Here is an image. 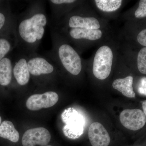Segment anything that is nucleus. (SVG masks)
<instances>
[{
	"label": "nucleus",
	"mask_w": 146,
	"mask_h": 146,
	"mask_svg": "<svg viewBox=\"0 0 146 146\" xmlns=\"http://www.w3.org/2000/svg\"><path fill=\"white\" fill-rule=\"evenodd\" d=\"M137 66L140 72L146 74V47L141 49L138 53Z\"/></svg>",
	"instance_id": "obj_17"
},
{
	"label": "nucleus",
	"mask_w": 146,
	"mask_h": 146,
	"mask_svg": "<svg viewBox=\"0 0 146 146\" xmlns=\"http://www.w3.org/2000/svg\"><path fill=\"white\" fill-rule=\"evenodd\" d=\"M54 45L52 53L56 54L61 65L69 73L77 76L81 72V58L75 50L68 44H61L58 46Z\"/></svg>",
	"instance_id": "obj_2"
},
{
	"label": "nucleus",
	"mask_w": 146,
	"mask_h": 146,
	"mask_svg": "<svg viewBox=\"0 0 146 146\" xmlns=\"http://www.w3.org/2000/svg\"><path fill=\"white\" fill-rule=\"evenodd\" d=\"M137 41L140 44L146 47V29L139 33L137 36Z\"/></svg>",
	"instance_id": "obj_21"
},
{
	"label": "nucleus",
	"mask_w": 146,
	"mask_h": 146,
	"mask_svg": "<svg viewBox=\"0 0 146 146\" xmlns=\"http://www.w3.org/2000/svg\"><path fill=\"white\" fill-rule=\"evenodd\" d=\"M70 35L75 39H86L94 41L100 39L102 33L99 29L72 28L70 30Z\"/></svg>",
	"instance_id": "obj_13"
},
{
	"label": "nucleus",
	"mask_w": 146,
	"mask_h": 146,
	"mask_svg": "<svg viewBox=\"0 0 146 146\" xmlns=\"http://www.w3.org/2000/svg\"><path fill=\"white\" fill-rule=\"evenodd\" d=\"M133 78L128 76L124 78H119L115 80L112 83L113 88L121 92L125 96L129 98L135 97L133 86Z\"/></svg>",
	"instance_id": "obj_12"
},
{
	"label": "nucleus",
	"mask_w": 146,
	"mask_h": 146,
	"mask_svg": "<svg viewBox=\"0 0 146 146\" xmlns=\"http://www.w3.org/2000/svg\"><path fill=\"white\" fill-rule=\"evenodd\" d=\"M27 63L30 74L35 76L49 74L54 71L53 63L40 56L31 55L28 57Z\"/></svg>",
	"instance_id": "obj_8"
},
{
	"label": "nucleus",
	"mask_w": 146,
	"mask_h": 146,
	"mask_svg": "<svg viewBox=\"0 0 146 146\" xmlns=\"http://www.w3.org/2000/svg\"><path fill=\"white\" fill-rule=\"evenodd\" d=\"M97 7L105 12H111L117 10L121 5V0H96Z\"/></svg>",
	"instance_id": "obj_16"
},
{
	"label": "nucleus",
	"mask_w": 146,
	"mask_h": 146,
	"mask_svg": "<svg viewBox=\"0 0 146 146\" xmlns=\"http://www.w3.org/2000/svg\"><path fill=\"white\" fill-rule=\"evenodd\" d=\"M71 29L81 28L98 29L100 27L99 21L93 17H83L77 15L71 16L68 23Z\"/></svg>",
	"instance_id": "obj_11"
},
{
	"label": "nucleus",
	"mask_w": 146,
	"mask_h": 146,
	"mask_svg": "<svg viewBox=\"0 0 146 146\" xmlns=\"http://www.w3.org/2000/svg\"><path fill=\"white\" fill-rule=\"evenodd\" d=\"M48 18L43 8L33 5L22 16L18 31L22 46L26 51L33 52L44 35Z\"/></svg>",
	"instance_id": "obj_1"
},
{
	"label": "nucleus",
	"mask_w": 146,
	"mask_h": 146,
	"mask_svg": "<svg viewBox=\"0 0 146 146\" xmlns=\"http://www.w3.org/2000/svg\"><path fill=\"white\" fill-rule=\"evenodd\" d=\"M59 99L57 93L48 91L43 94H35L29 97L26 102L29 110L36 111L43 108H49L56 104Z\"/></svg>",
	"instance_id": "obj_6"
},
{
	"label": "nucleus",
	"mask_w": 146,
	"mask_h": 146,
	"mask_svg": "<svg viewBox=\"0 0 146 146\" xmlns=\"http://www.w3.org/2000/svg\"><path fill=\"white\" fill-rule=\"evenodd\" d=\"M138 93L146 96V77L142 78L139 81L138 87Z\"/></svg>",
	"instance_id": "obj_20"
},
{
	"label": "nucleus",
	"mask_w": 146,
	"mask_h": 146,
	"mask_svg": "<svg viewBox=\"0 0 146 146\" xmlns=\"http://www.w3.org/2000/svg\"><path fill=\"white\" fill-rule=\"evenodd\" d=\"M119 118L121 123L129 130H139L143 127L146 122L143 112L138 109L124 110L120 114Z\"/></svg>",
	"instance_id": "obj_5"
},
{
	"label": "nucleus",
	"mask_w": 146,
	"mask_h": 146,
	"mask_svg": "<svg viewBox=\"0 0 146 146\" xmlns=\"http://www.w3.org/2000/svg\"><path fill=\"white\" fill-rule=\"evenodd\" d=\"M142 107H143V112L146 117V100L142 102Z\"/></svg>",
	"instance_id": "obj_23"
},
{
	"label": "nucleus",
	"mask_w": 146,
	"mask_h": 146,
	"mask_svg": "<svg viewBox=\"0 0 146 146\" xmlns=\"http://www.w3.org/2000/svg\"><path fill=\"white\" fill-rule=\"evenodd\" d=\"M113 58V53L110 47H100L95 54L93 64V74L96 78L103 80L108 77L111 72Z\"/></svg>",
	"instance_id": "obj_3"
},
{
	"label": "nucleus",
	"mask_w": 146,
	"mask_h": 146,
	"mask_svg": "<svg viewBox=\"0 0 146 146\" xmlns=\"http://www.w3.org/2000/svg\"><path fill=\"white\" fill-rule=\"evenodd\" d=\"M51 138L50 133L46 129L37 127L31 129L25 132L22 138L23 146H35L39 145L47 146Z\"/></svg>",
	"instance_id": "obj_7"
},
{
	"label": "nucleus",
	"mask_w": 146,
	"mask_h": 146,
	"mask_svg": "<svg viewBox=\"0 0 146 146\" xmlns=\"http://www.w3.org/2000/svg\"><path fill=\"white\" fill-rule=\"evenodd\" d=\"M2 123V118L1 117V116H0V126H1Z\"/></svg>",
	"instance_id": "obj_24"
},
{
	"label": "nucleus",
	"mask_w": 146,
	"mask_h": 146,
	"mask_svg": "<svg viewBox=\"0 0 146 146\" xmlns=\"http://www.w3.org/2000/svg\"><path fill=\"white\" fill-rule=\"evenodd\" d=\"M0 137L7 139L13 143H17L19 140V133L14 125L9 121L2 122L0 126Z\"/></svg>",
	"instance_id": "obj_15"
},
{
	"label": "nucleus",
	"mask_w": 146,
	"mask_h": 146,
	"mask_svg": "<svg viewBox=\"0 0 146 146\" xmlns=\"http://www.w3.org/2000/svg\"><path fill=\"white\" fill-rule=\"evenodd\" d=\"M62 120L65 125L63 129L65 136L71 139L80 137L83 133L84 120L76 110L69 108L62 114Z\"/></svg>",
	"instance_id": "obj_4"
},
{
	"label": "nucleus",
	"mask_w": 146,
	"mask_h": 146,
	"mask_svg": "<svg viewBox=\"0 0 146 146\" xmlns=\"http://www.w3.org/2000/svg\"><path fill=\"white\" fill-rule=\"evenodd\" d=\"M5 21L6 18L4 14L0 12V31L4 25Z\"/></svg>",
	"instance_id": "obj_22"
},
{
	"label": "nucleus",
	"mask_w": 146,
	"mask_h": 146,
	"mask_svg": "<svg viewBox=\"0 0 146 146\" xmlns=\"http://www.w3.org/2000/svg\"><path fill=\"white\" fill-rule=\"evenodd\" d=\"M11 45L7 39L0 38V61L10 51Z\"/></svg>",
	"instance_id": "obj_18"
},
{
	"label": "nucleus",
	"mask_w": 146,
	"mask_h": 146,
	"mask_svg": "<svg viewBox=\"0 0 146 146\" xmlns=\"http://www.w3.org/2000/svg\"><path fill=\"white\" fill-rule=\"evenodd\" d=\"M51 146V145H47V146Z\"/></svg>",
	"instance_id": "obj_25"
},
{
	"label": "nucleus",
	"mask_w": 146,
	"mask_h": 146,
	"mask_svg": "<svg viewBox=\"0 0 146 146\" xmlns=\"http://www.w3.org/2000/svg\"><path fill=\"white\" fill-rule=\"evenodd\" d=\"M88 136L92 146H108L110 143L109 133L100 123L91 124L89 127Z\"/></svg>",
	"instance_id": "obj_9"
},
{
	"label": "nucleus",
	"mask_w": 146,
	"mask_h": 146,
	"mask_svg": "<svg viewBox=\"0 0 146 146\" xmlns=\"http://www.w3.org/2000/svg\"><path fill=\"white\" fill-rule=\"evenodd\" d=\"M13 70L12 62L9 58L5 57L0 61V85L7 86L10 84Z\"/></svg>",
	"instance_id": "obj_14"
},
{
	"label": "nucleus",
	"mask_w": 146,
	"mask_h": 146,
	"mask_svg": "<svg viewBox=\"0 0 146 146\" xmlns=\"http://www.w3.org/2000/svg\"><path fill=\"white\" fill-rule=\"evenodd\" d=\"M135 16L137 18L146 17V0L140 1L139 7L135 12Z\"/></svg>",
	"instance_id": "obj_19"
},
{
	"label": "nucleus",
	"mask_w": 146,
	"mask_h": 146,
	"mask_svg": "<svg viewBox=\"0 0 146 146\" xmlns=\"http://www.w3.org/2000/svg\"><path fill=\"white\" fill-rule=\"evenodd\" d=\"M28 57L22 55L13 67V73L17 83L21 86H25L29 83L30 78L27 63Z\"/></svg>",
	"instance_id": "obj_10"
}]
</instances>
